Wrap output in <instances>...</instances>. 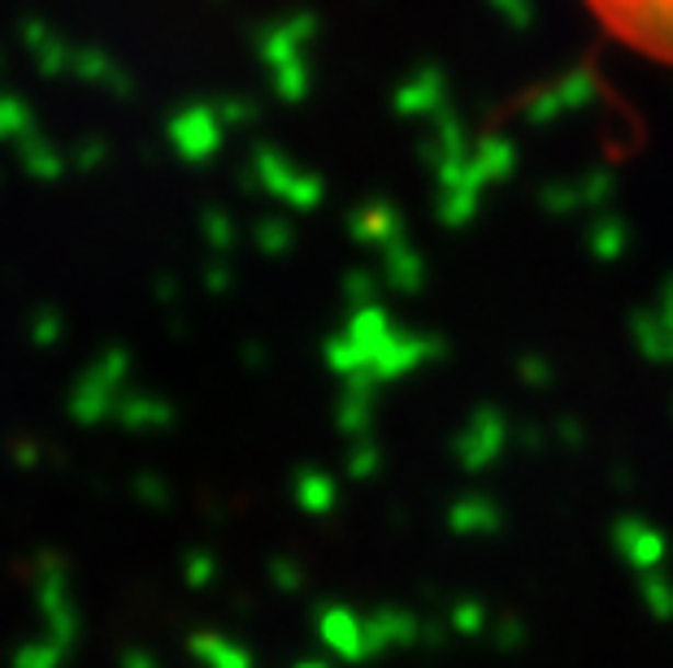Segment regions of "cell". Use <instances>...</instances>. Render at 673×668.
<instances>
[{"label": "cell", "instance_id": "6da1fadb", "mask_svg": "<svg viewBox=\"0 0 673 668\" xmlns=\"http://www.w3.org/2000/svg\"><path fill=\"white\" fill-rule=\"evenodd\" d=\"M586 4L621 44L673 61V0H586Z\"/></svg>", "mask_w": 673, "mask_h": 668}]
</instances>
